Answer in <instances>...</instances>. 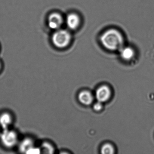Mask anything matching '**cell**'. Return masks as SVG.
<instances>
[{"label": "cell", "instance_id": "obj_2", "mask_svg": "<svg viewBox=\"0 0 154 154\" xmlns=\"http://www.w3.org/2000/svg\"><path fill=\"white\" fill-rule=\"evenodd\" d=\"M52 42L55 46L59 48L68 46L71 40L70 32L65 29H57L52 36Z\"/></svg>", "mask_w": 154, "mask_h": 154}, {"label": "cell", "instance_id": "obj_5", "mask_svg": "<svg viewBox=\"0 0 154 154\" xmlns=\"http://www.w3.org/2000/svg\"><path fill=\"white\" fill-rule=\"evenodd\" d=\"M110 95V90L108 86L105 85H103L98 88L95 94L97 100L102 103L108 100Z\"/></svg>", "mask_w": 154, "mask_h": 154}, {"label": "cell", "instance_id": "obj_9", "mask_svg": "<svg viewBox=\"0 0 154 154\" xmlns=\"http://www.w3.org/2000/svg\"><path fill=\"white\" fill-rule=\"evenodd\" d=\"M78 98L81 103L85 105H90L93 100V97L91 94L87 91H84L80 93Z\"/></svg>", "mask_w": 154, "mask_h": 154}, {"label": "cell", "instance_id": "obj_12", "mask_svg": "<svg viewBox=\"0 0 154 154\" xmlns=\"http://www.w3.org/2000/svg\"><path fill=\"white\" fill-rule=\"evenodd\" d=\"M114 149L113 146L109 144H106L103 146L101 149V153L103 154H112L114 153Z\"/></svg>", "mask_w": 154, "mask_h": 154}, {"label": "cell", "instance_id": "obj_10", "mask_svg": "<svg viewBox=\"0 0 154 154\" xmlns=\"http://www.w3.org/2000/svg\"><path fill=\"white\" fill-rule=\"evenodd\" d=\"M120 49L121 56L124 60H130L134 56V51L131 48L127 47Z\"/></svg>", "mask_w": 154, "mask_h": 154}, {"label": "cell", "instance_id": "obj_8", "mask_svg": "<svg viewBox=\"0 0 154 154\" xmlns=\"http://www.w3.org/2000/svg\"><path fill=\"white\" fill-rule=\"evenodd\" d=\"M12 121L13 119L9 113L3 112L0 115V127L2 129L9 128Z\"/></svg>", "mask_w": 154, "mask_h": 154}, {"label": "cell", "instance_id": "obj_14", "mask_svg": "<svg viewBox=\"0 0 154 154\" xmlns=\"http://www.w3.org/2000/svg\"><path fill=\"white\" fill-rule=\"evenodd\" d=\"M1 63H0V69H1Z\"/></svg>", "mask_w": 154, "mask_h": 154}, {"label": "cell", "instance_id": "obj_6", "mask_svg": "<svg viewBox=\"0 0 154 154\" xmlns=\"http://www.w3.org/2000/svg\"><path fill=\"white\" fill-rule=\"evenodd\" d=\"M80 23V17L78 15L75 13L69 14L66 17V25L72 30H74L78 28Z\"/></svg>", "mask_w": 154, "mask_h": 154}, {"label": "cell", "instance_id": "obj_11", "mask_svg": "<svg viewBox=\"0 0 154 154\" xmlns=\"http://www.w3.org/2000/svg\"><path fill=\"white\" fill-rule=\"evenodd\" d=\"M39 147L41 149V153L53 154L54 151V148L53 145L48 142H43Z\"/></svg>", "mask_w": 154, "mask_h": 154}, {"label": "cell", "instance_id": "obj_4", "mask_svg": "<svg viewBox=\"0 0 154 154\" xmlns=\"http://www.w3.org/2000/svg\"><path fill=\"white\" fill-rule=\"evenodd\" d=\"M63 21L62 16L59 13L55 12L49 15L48 20V24L51 29L56 30L61 27Z\"/></svg>", "mask_w": 154, "mask_h": 154}, {"label": "cell", "instance_id": "obj_15", "mask_svg": "<svg viewBox=\"0 0 154 154\" xmlns=\"http://www.w3.org/2000/svg\"><path fill=\"white\" fill-rule=\"evenodd\" d=\"M0 128H1V127H0ZM0 133H1V131H0Z\"/></svg>", "mask_w": 154, "mask_h": 154}, {"label": "cell", "instance_id": "obj_1", "mask_svg": "<svg viewBox=\"0 0 154 154\" xmlns=\"http://www.w3.org/2000/svg\"><path fill=\"white\" fill-rule=\"evenodd\" d=\"M100 41L106 49L114 51L122 48L123 38L118 30L111 29L103 33L100 37Z\"/></svg>", "mask_w": 154, "mask_h": 154}, {"label": "cell", "instance_id": "obj_13", "mask_svg": "<svg viewBox=\"0 0 154 154\" xmlns=\"http://www.w3.org/2000/svg\"><path fill=\"white\" fill-rule=\"evenodd\" d=\"M103 105L102 102L98 101L94 105V109L96 111H99L102 109Z\"/></svg>", "mask_w": 154, "mask_h": 154}, {"label": "cell", "instance_id": "obj_7", "mask_svg": "<svg viewBox=\"0 0 154 154\" xmlns=\"http://www.w3.org/2000/svg\"><path fill=\"white\" fill-rule=\"evenodd\" d=\"M35 146V141L31 138H25L19 143V148L23 153H27L30 149Z\"/></svg>", "mask_w": 154, "mask_h": 154}, {"label": "cell", "instance_id": "obj_3", "mask_svg": "<svg viewBox=\"0 0 154 154\" xmlns=\"http://www.w3.org/2000/svg\"><path fill=\"white\" fill-rule=\"evenodd\" d=\"M0 140L6 147L12 148L18 143V136L14 131L10 128L6 129L0 133Z\"/></svg>", "mask_w": 154, "mask_h": 154}]
</instances>
